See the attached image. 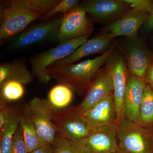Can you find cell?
Listing matches in <instances>:
<instances>
[{
	"label": "cell",
	"mask_w": 153,
	"mask_h": 153,
	"mask_svg": "<svg viewBox=\"0 0 153 153\" xmlns=\"http://www.w3.org/2000/svg\"><path fill=\"white\" fill-rule=\"evenodd\" d=\"M113 61H111L100 69L85 98L78 106L84 113L108 95L113 94Z\"/></svg>",
	"instance_id": "30bf717a"
},
{
	"label": "cell",
	"mask_w": 153,
	"mask_h": 153,
	"mask_svg": "<svg viewBox=\"0 0 153 153\" xmlns=\"http://www.w3.org/2000/svg\"><path fill=\"white\" fill-rule=\"evenodd\" d=\"M115 38L111 33H101L91 39H88L71 55L56 61L49 66L47 68L48 73L49 74L59 68L74 64L78 60L88 55L103 52Z\"/></svg>",
	"instance_id": "8fae6325"
},
{
	"label": "cell",
	"mask_w": 153,
	"mask_h": 153,
	"mask_svg": "<svg viewBox=\"0 0 153 153\" xmlns=\"http://www.w3.org/2000/svg\"><path fill=\"white\" fill-rule=\"evenodd\" d=\"M130 7L138 10L150 14L153 10V1L150 0H124Z\"/></svg>",
	"instance_id": "83f0119b"
},
{
	"label": "cell",
	"mask_w": 153,
	"mask_h": 153,
	"mask_svg": "<svg viewBox=\"0 0 153 153\" xmlns=\"http://www.w3.org/2000/svg\"><path fill=\"white\" fill-rule=\"evenodd\" d=\"M91 130L117 123L116 107L111 94L84 113Z\"/></svg>",
	"instance_id": "9a60e30c"
},
{
	"label": "cell",
	"mask_w": 153,
	"mask_h": 153,
	"mask_svg": "<svg viewBox=\"0 0 153 153\" xmlns=\"http://www.w3.org/2000/svg\"><path fill=\"white\" fill-rule=\"evenodd\" d=\"M54 147L53 145L49 144L44 145L36 149L29 153H53Z\"/></svg>",
	"instance_id": "f546056e"
},
{
	"label": "cell",
	"mask_w": 153,
	"mask_h": 153,
	"mask_svg": "<svg viewBox=\"0 0 153 153\" xmlns=\"http://www.w3.org/2000/svg\"><path fill=\"white\" fill-rule=\"evenodd\" d=\"M126 57L131 73L144 78L152 60L147 51L138 43H134L128 49Z\"/></svg>",
	"instance_id": "ac0fdd59"
},
{
	"label": "cell",
	"mask_w": 153,
	"mask_h": 153,
	"mask_svg": "<svg viewBox=\"0 0 153 153\" xmlns=\"http://www.w3.org/2000/svg\"><path fill=\"white\" fill-rule=\"evenodd\" d=\"M128 74L124 60L120 58L113 61V96L116 107L117 124L125 117L124 104Z\"/></svg>",
	"instance_id": "2e32d148"
},
{
	"label": "cell",
	"mask_w": 153,
	"mask_h": 153,
	"mask_svg": "<svg viewBox=\"0 0 153 153\" xmlns=\"http://www.w3.org/2000/svg\"><path fill=\"white\" fill-rule=\"evenodd\" d=\"M145 29L147 31L153 30V10L152 13L149 15L146 22L144 24Z\"/></svg>",
	"instance_id": "4dcf8cb0"
},
{
	"label": "cell",
	"mask_w": 153,
	"mask_h": 153,
	"mask_svg": "<svg viewBox=\"0 0 153 153\" xmlns=\"http://www.w3.org/2000/svg\"><path fill=\"white\" fill-rule=\"evenodd\" d=\"M146 82L142 77L130 73L127 82L124 114L128 120L138 123L140 117V106L143 96Z\"/></svg>",
	"instance_id": "4fadbf2b"
},
{
	"label": "cell",
	"mask_w": 153,
	"mask_h": 153,
	"mask_svg": "<svg viewBox=\"0 0 153 153\" xmlns=\"http://www.w3.org/2000/svg\"><path fill=\"white\" fill-rule=\"evenodd\" d=\"M89 36H83L59 44L52 49L32 56L30 63L34 76L43 84L49 83L52 77L47 71L48 67L56 61L71 55L88 40Z\"/></svg>",
	"instance_id": "277c9868"
},
{
	"label": "cell",
	"mask_w": 153,
	"mask_h": 153,
	"mask_svg": "<svg viewBox=\"0 0 153 153\" xmlns=\"http://www.w3.org/2000/svg\"><path fill=\"white\" fill-rule=\"evenodd\" d=\"M21 114L13 107L0 102V130Z\"/></svg>",
	"instance_id": "484cf974"
},
{
	"label": "cell",
	"mask_w": 153,
	"mask_h": 153,
	"mask_svg": "<svg viewBox=\"0 0 153 153\" xmlns=\"http://www.w3.org/2000/svg\"><path fill=\"white\" fill-rule=\"evenodd\" d=\"M117 138L123 153H153V131L125 117L117 124Z\"/></svg>",
	"instance_id": "3957f363"
},
{
	"label": "cell",
	"mask_w": 153,
	"mask_h": 153,
	"mask_svg": "<svg viewBox=\"0 0 153 153\" xmlns=\"http://www.w3.org/2000/svg\"><path fill=\"white\" fill-rule=\"evenodd\" d=\"M63 17L28 27L11 40L9 47L17 50L45 41H57Z\"/></svg>",
	"instance_id": "52a82bcc"
},
{
	"label": "cell",
	"mask_w": 153,
	"mask_h": 153,
	"mask_svg": "<svg viewBox=\"0 0 153 153\" xmlns=\"http://www.w3.org/2000/svg\"><path fill=\"white\" fill-rule=\"evenodd\" d=\"M144 79L146 82L149 84L153 89V60L151 62Z\"/></svg>",
	"instance_id": "f1b7e54d"
},
{
	"label": "cell",
	"mask_w": 153,
	"mask_h": 153,
	"mask_svg": "<svg viewBox=\"0 0 153 153\" xmlns=\"http://www.w3.org/2000/svg\"><path fill=\"white\" fill-rule=\"evenodd\" d=\"M53 153H87L79 141L71 140L57 134L53 145Z\"/></svg>",
	"instance_id": "cb8c5ba5"
},
{
	"label": "cell",
	"mask_w": 153,
	"mask_h": 153,
	"mask_svg": "<svg viewBox=\"0 0 153 153\" xmlns=\"http://www.w3.org/2000/svg\"><path fill=\"white\" fill-rule=\"evenodd\" d=\"M19 126L22 128L29 153L48 144L39 135L33 122L24 111L22 113Z\"/></svg>",
	"instance_id": "d6986e66"
},
{
	"label": "cell",
	"mask_w": 153,
	"mask_h": 153,
	"mask_svg": "<svg viewBox=\"0 0 153 153\" xmlns=\"http://www.w3.org/2000/svg\"><path fill=\"white\" fill-rule=\"evenodd\" d=\"M53 122L57 132L71 140L79 141L84 139L91 131L78 105L55 109Z\"/></svg>",
	"instance_id": "5b68a950"
},
{
	"label": "cell",
	"mask_w": 153,
	"mask_h": 153,
	"mask_svg": "<svg viewBox=\"0 0 153 153\" xmlns=\"http://www.w3.org/2000/svg\"><path fill=\"white\" fill-rule=\"evenodd\" d=\"M55 109L47 100L35 97L25 104L24 110L33 122L40 137L47 143L53 146L57 132L53 122Z\"/></svg>",
	"instance_id": "8992f818"
},
{
	"label": "cell",
	"mask_w": 153,
	"mask_h": 153,
	"mask_svg": "<svg viewBox=\"0 0 153 153\" xmlns=\"http://www.w3.org/2000/svg\"><path fill=\"white\" fill-rule=\"evenodd\" d=\"M1 3V42L13 39L43 16L34 10L30 0H9Z\"/></svg>",
	"instance_id": "7a4b0ae2"
},
{
	"label": "cell",
	"mask_w": 153,
	"mask_h": 153,
	"mask_svg": "<svg viewBox=\"0 0 153 153\" xmlns=\"http://www.w3.org/2000/svg\"><path fill=\"white\" fill-rule=\"evenodd\" d=\"M117 126L116 123L94 129L79 142L87 153H123L118 143Z\"/></svg>",
	"instance_id": "9c48e42d"
},
{
	"label": "cell",
	"mask_w": 153,
	"mask_h": 153,
	"mask_svg": "<svg viewBox=\"0 0 153 153\" xmlns=\"http://www.w3.org/2000/svg\"><path fill=\"white\" fill-rule=\"evenodd\" d=\"M137 123L153 131V91L149 85L145 88Z\"/></svg>",
	"instance_id": "44dd1931"
},
{
	"label": "cell",
	"mask_w": 153,
	"mask_h": 153,
	"mask_svg": "<svg viewBox=\"0 0 153 153\" xmlns=\"http://www.w3.org/2000/svg\"><path fill=\"white\" fill-rule=\"evenodd\" d=\"M149 14L133 9L108 24L102 33H111L115 37L125 36L135 38L142 25L146 22Z\"/></svg>",
	"instance_id": "5bb4252c"
},
{
	"label": "cell",
	"mask_w": 153,
	"mask_h": 153,
	"mask_svg": "<svg viewBox=\"0 0 153 153\" xmlns=\"http://www.w3.org/2000/svg\"><path fill=\"white\" fill-rule=\"evenodd\" d=\"M22 113L1 129L0 153H10L13 138L20 124Z\"/></svg>",
	"instance_id": "603a6c76"
},
{
	"label": "cell",
	"mask_w": 153,
	"mask_h": 153,
	"mask_svg": "<svg viewBox=\"0 0 153 153\" xmlns=\"http://www.w3.org/2000/svg\"><path fill=\"white\" fill-rule=\"evenodd\" d=\"M73 91L67 85L59 84L49 91L48 100L53 107L57 110L68 107L73 99Z\"/></svg>",
	"instance_id": "ffe728a7"
},
{
	"label": "cell",
	"mask_w": 153,
	"mask_h": 153,
	"mask_svg": "<svg viewBox=\"0 0 153 153\" xmlns=\"http://www.w3.org/2000/svg\"><path fill=\"white\" fill-rule=\"evenodd\" d=\"M10 153H29L20 126L14 134Z\"/></svg>",
	"instance_id": "4316f807"
},
{
	"label": "cell",
	"mask_w": 153,
	"mask_h": 153,
	"mask_svg": "<svg viewBox=\"0 0 153 153\" xmlns=\"http://www.w3.org/2000/svg\"><path fill=\"white\" fill-rule=\"evenodd\" d=\"M81 4L93 21L100 22L118 19L130 7L124 0H88Z\"/></svg>",
	"instance_id": "7c38bea8"
},
{
	"label": "cell",
	"mask_w": 153,
	"mask_h": 153,
	"mask_svg": "<svg viewBox=\"0 0 153 153\" xmlns=\"http://www.w3.org/2000/svg\"><path fill=\"white\" fill-rule=\"evenodd\" d=\"M24 84L16 81H7L0 86V102L9 104L18 101L25 94Z\"/></svg>",
	"instance_id": "7402d4cb"
},
{
	"label": "cell",
	"mask_w": 153,
	"mask_h": 153,
	"mask_svg": "<svg viewBox=\"0 0 153 153\" xmlns=\"http://www.w3.org/2000/svg\"><path fill=\"white\" fill-rule=\"evenodd\" d=\"M81 3L63 15L57 37L59 44H62L83 36H90L93 25L87 16Z\"/></svg>",
	"instance_id": "ba28073f"
},
{
	"label": "cell",
	"mask_w": 153,
	"mask_h": 153,
	"mask_svg": "<svg viewBox=\"0 0 153 153\" xmlns=\"http://www.w3.org/2000/svg\"><path fill=\"white\" fill-rule=\"evenodd\" d=\"M115 46L113 45L101 56L59 68L49 75L59 84L67 85L79 95H85Z\"/></svg>",
	"instance_id": "6da1fadb"
},
{
	"label": "cell",
	"mask_w": 153,
	"mask_h": 153,
	"mask_svg": "<svg viewBox=\"0 0 153 153\" xmlns=\"http://www.w3.org/2000/svg\"><path fill=\"white\" fill-rule=\"evenodd\" d=\"M79 1L77 0H62L47 14L41 17V19L47 20L57 13H67L74 7L79 4Z\"/></svg>",
	"instance_id": "d4e9b609"
},
{
	"label": "cell",
	"mask_w": 153,
	"mask_h": 153,
	"mask_svg": "<svg viewBox=\"0 0 153 153\" xmlns=\"http://www.w3.org/2000/svg\"><path fill=\"white\" fill-rule=\"evenodd\" d=\"M34 76L28 69L25 60L22 58L0 65V86L9 81H18L26 85L33 81Z\"/></svg>",
	"instance_id": "e0dca14e"
}]
</instances>
